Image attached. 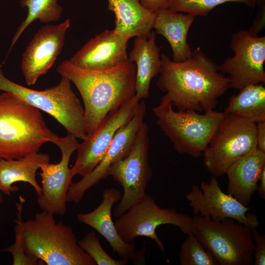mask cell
<instances>
[{"label":"cell","mask_w":265,"mask_h":265,"mask_svg":"<svg viewBox=\"0 0 265 265\" xmlns=\"http://www.w3.org/2000/svg\"><path fill=\"white\" fill-rule=\"evenodd\" d=\"M160 60L157 85L165 93L161 99L178 111L213 109L218 98L230 88L228 77L199 47L183 61L171 60L164 53Z\"/></svg>","instance_id":"cell-1"},{"label":"cell","mask_w":265,"mask_h":265,"mask_svg":"<svg viewBox=\"0 0 265 265\" xmlns=\"http://www.w3.org/2000/svg\"><path fill=\"white\" fill-rule=\"evenodd\" d=\"M56 71L68 78L81 95L87 136L95 132L107 115L135 96L136 67L129 59L102 70L81 68L64 60Z\"/></svg>","instance_id":"cell-2"},{"label":"cell","mask_w":265,"mask_h":265,"mask_svg":"<svg viewBox=\"0 0 265 265\" xmlns=\"http://www.w3.org/2000/svg\"><path fill=\"white\" fill-rule=\"evenodd\" d=\"M58 136L47 126L40 110L6 92L0 93V159H17L38 152Z\"/></svg>","instance_id":"cell-3"},{"label":"cell","mask_w":265,"mask_h":265,"mask_svg":"<svg viewBox=\"0 0 265 265\" xmlns=\"http://www.w3.org/2000/svg\"><path fill=\"white\" fill-rule=\"evenodd\" d=\"M22 242L25 252L47 265H96L79 246L72 227L43 211L22 222Z\"/></svg>","instance_id":"cell-4"},{"label":"cell","mask_w":265,"mask_h":265,"mask_svg":"<svg viewBox=\"0 0 265 265\" xmlns=\"http://www.w3.org/2000/svg\"><path fill=\"white\" fill-rule=\"evenodd\" d=\"M170 102L161 99L153 108L156 123L173 144L175 150L197 158L211 142L224 112L209 109L203 113L193 110L175 111Z\"/></svg>","instance_id":"cell-5"},{"label":"cell","mask_w":265,"mask_h":265,"mask_svg":"<svg viewBox=\"0 0 265 265\" xmlns=\"http://www.w3.org/2000/svg\"><path fill=\"white\" fill-rule=\"evenodd\" d=\"M0 92L9 93L50 114L64 127L67 133L82 140L86 137L84 107L68 78L61 76L57 85L37 90L7 79L0 66Z\"/></svg>","instance_id":"cell-6"},{"label":"cell","mask_w":265,"mask_h":265,"mask_svg":"<svg viewBox=\"0 0 265 265\" xmlns=\"http://www.w3.org/2000/svg\"><path fill=\"white\" fill-rule=\"evenodd\" d=\"M194 235L220 265L253 264L254 243L252 230L232 219L215 222L195 215Z\"/></svg>","instance_id":"cell-7"},{"label":"cell","mask_w":265,"mask_h":265,"mask_svg":"<svg viewBox=\"0 0 265 265\" xmlns=\"http://www.w3.org/2000/svg\"><path fill=\"white\" fill-rule=\"evenodd\" d=\"M224 113L221 122L202 154L206 169L216 178L225 174L228 167L235 161L257 148L256 123Z\"/></svg>","instance_id":"cell-8"},{"label":"cell","mask_w":265,"mask_h":265,"mask_svg":"<svg viewBox=\"0 0 265 265\" xmlns=\"http://www.w3.org/2000/svg\"><path fill=\"white\" fill-rule=\"evenodd\" d=\"M118 218L115 226L125 242L131 243L138 237H146L154 240L162 252L164 246L156 233L159 226L171 224L178 227L184 234L195 233L192 217L173 208L159 207L147 194Z\"/></svg>","instance_id":"cell-9"},{"label":"cell","mask_w":265,"mask_h":265,"mask_svg":"<svg viewBox=\"0 0 265 265\" xmlns=\"http://www.w3.org/2000/svg\"><path fill=\"white\" fill-rule=\"evenodd\" d=\"M150 148L149 128L144 122L139 131L129 154L113 164L107 171V176L122 186L123 193L113 211L119 217L146 195L145 189L152 178L148 154Z\"/></svg>","instance_id":"cell-10"},{"label":"cell","mask_w":265,"mask_h":265,"mask_svg":"<svg viewBox=\"0 0 265 265\" xmlns=\"http://www.w3.org/2000/svg\"><path fill=\"white\" fill-rule=\"evenodd\" d=\"M230 47L234 55L219 66L220 71L228 75L230 88L239 90L250 84H265V37L240 30L232 35Z\"/></svg>","instance_id":"cell-11"},{"label":"cell","mask_w":265,"mask_h":265,"mask_svg":"<svg viewBox=\"0 0 265 265\" xmlns=\"http://www.w3.org/2000/svg\"><path fill=\"white\" fill-rule=\"evenodd\" d=\"M186 197L195 215L215 222L232 219L251 230L259 225L257 215L248 212L251 207L244 206L231 195L224 192L213 175L208 181L202 182L199 186H193Z\"/></svg>","instance_id":"cell-12"},{"label":"cell","mask_w":265,"mask_h":265,"mask_svg":"<svg viewBox=\"0 0 265 265\" xmlns=\"http://www.w3.org/2000/svg\"><path fill=\"white\" fill-rule=\"evenodd\" d=\"M54 144L59 148L61 159L57 163H42L39 173L41 178V192L37 195L40 209L51 213L63 215L66 211V197L73 178L69 164L71 155L77 150V138L67 133L58 136Z\"/></svg>","instance_id":"cell-13"},{"label":"cell","mask_w":265,"mask_h":265,"mask_svg":"<svg viewBox=\"0 0 265 265\" xmlns=\"http://www.w3.org/2000/svg\"><path fill=\"white\" fill-rule=\"evenodd\" d=\"M136 95L103 120L94 133L82 140L77 148L75 162L71 168L73 177H84L100 162L116 132L126 124L135 113L140 101Z\"/></svg>","instance_id":"cell-14"},{"label":"cell","mask_w":265,"mask_h":265,"mask_svg":"<svg viewBox=\"0 0 265 265\" xmlns=\"http://www.w3.org/2000/svg\"><path fill=\"white\" fill-rule=\"evenodd\" d=\"M146 112L145 102L140 101L137 109L132 118L116 132L104 157L98 165L80 181L71 184L67 194V202L79 203L87 190L106 178L109 168L129 154L137 134L144 122Z\"/></svg>","instance_id":"cell-15"},{"label":"cell","mask_w":265,"mask_h":265,"mask_svg":"<svg viewBox=\"0 0 265 265\" xmlns=\"http://www.w3.org/2000/svg\"><path fill=\"white\" fill-rule=\"evenodd\" d=\"M70 25V19H67L57 25H45L34 35L21 59V69L27 85H34L53 65L63 48Z\"/></svg>","instance_id":"cell-16"},{"label":"cell","mask_w":265,"mask_h":265,"mask_svg":"<svg viewBox=\"0 0 265 265\" xmlns=\"http://www.w3.org/2000/svg\"><path fill=\"white\" fill-rule=\"evenodd\" d=\"M120 191L114 188H106L103 192V201L94 210L77 215L78 220L87 225L104 237L113 251L118 256L136 264H145V247L137 250L134 243H127L121 238L113 223L111 210L113 205L121 198Z\"/></svg>","instance_id":"cell-17"},{"label":"cell","mask_w":265,"mask_h":265,"mask_svg":"<svg viewBox=\"0 0 265 265\" xmlns=\"http://www.w3.org/2000/svg\"><path fill=\"white\" fill-rule=\"evenodd\" d=\"M128 41L113 29H106L89 40L68 60L85 69H107L128 59Z\"/></svg>","instance_id":"cell-18"},{"label":"cell","mask_w":265,"mask_h":265,"mask_svg":"<svg viewBox=\"0 0 265 265\" xmlns=\"http://www.w3.org/2000/svg\"><path fill=\"white\" fill-rule=\"evenodd\" d=\"M265 168V152L256 149L233 162L226 171L227 193L247 206Z\"/></svg>","instance_id":"cell-19"},{"label":"cell","mask_w":265,"mask_h":265,"mask_svg":"<svg viewBox=\"0 0 265 265\" xmlns=\"http://www.w3.org/2000/svg\"><path fill=\"white\" fill-rule=\"evenodd\" d=\"M128 59L136 67L135 95L140 100L149 97L152 80L161 68L160 50L156 42V33L135 37Z\"/></svg>","instance_id":"cell-20"},{"label":"cell","mask_w":265,"mask_h":265,"mask_svg":"<svg viewBox=\"0 0 265 265\" xmlns=\"http://www.w3.org/2000/svg\"><path fill=\"white\" fill-rule=\"evenodd\" d=\"M107 9L115 16L117 33L129 40L148 35L153 29L156 12L145 8L140 0H107Z\"/></svg>","instance_id":"cell-21"},{"label":"cell","mask_w":265,"mask_h":265,"mask_svg":"<svg viewBox=\"0 0 265 265\" xmlns=\"http://www.w3.org/2000/svg\"><path fill=\"white\" fill-rule=\"evenodd\" d=\"M153 29L168 41L172 52L173 60L183 61L191 55L192 50L187 42L189 29L194 20L189 14L165 10L156 11Z\"/></svg>","instance_id":"cell-22"},{"label":"cell","mask_w":265,"mask_h":265,"mask_svg":"<svg viewBox=\"0 0 265 265\" xmlns=\"http://www.w3.org/2000/svg\"><path fill=\"white\" fill-rule=\"evenodd\" d=\"M50 156L46 154L34 153L17 159H0V191L10 196L18 190L12 186L17 182L29 184L37 195L41 192V187L36 179V173L40 165L50 162Z\"/></svg>","instance_id":"cell-23"},{"label":"cell","mask_w":265,"mask_h":265,"mask_svg":"<svg viewBox=\"0 0 265 265\" xmlns=\"http://www.w3.org/2000/svg\"><path fill=\"white\" fill-rule=\"evenodd\" d=\"M224 112L255 123L265 121V87L259 83L247 85L229 99Z\"/></svg>","instance_id":"cell-24"},{"label":"cell","mask_w":265,"mask_h":265,"mask_svg":"<svg viewBox=\"0 0 265 265\" xmlns=\"http://www.w3.org/2000/svg\"><path fill=\"white\" fill-rule=\"evenodd\" d=\"M20 4L22 8H27V14L13 37L10 49L33 22L38 20L46 24L58 21L62 15V8L57 0H20Z\"/></svg>","instance_id":"cell-25"},{"label":"cell","mask_w":265,"mask_h":265,"mask_svg":"<svg viewBox=\"0 0 265 265\" xmlns=\"http://www.w3.org/2000/svg\"><path fill=\"white\" fill-rule=\"evenodd\" d=\"M181 265H218L212 254L194 234L187 237L181 244L179 254Z\"/></svg>","instance_id":"cell-26"},{"label":"cell","mask_w":265,"mask_h":265,"mask_svg":"<svg viewBox=\"0 0 265 265\" xmlns=\"http://www.w3.org/2000/svg\"><path fill=\"white\" fill-rule=\"evenodd\" d=\"M229 2L241 3L253 8L252 0H168L162 10L204 16L215 7Z\"/></svg>","instance_id":"cell-27"},{"label":"cell","mask_w":265,"mask_h":265,"mask_svg":"<svg viewBox=\"0 0 265 265\" xmlns=\"http://www.w3.org/2000/svg\"><path fill=\"white\" fill-rule=\"evenodd\" d=\"M20 203L17 204V218L15 220V242L1 251L9 252L13 258V265H39L44 263L34 257L27 255L24 251L21 238L22 230V211L25 199L20 196Z\"/></svg>","instance_id":"cell-28"},{"label":"cell","mask_w":265,"mask_h":265,"mask_svg":"<svg viewBox=\"0 0 265 265\" xmlns=\"http://www.w3.org/2000/svg\"><path fill=\"white\" fill-rule=\"evenodd\" d=\"M78 243L98 265H125L128 261L120 258L115 260L111 257L103 248L96 233L90 231L86 234Z\"/></svg>","instance_id":"cell-29"},{"label":"cell","mask_w":265,"mask_h":265,"mask_svg":"<svg viewBox=\"0 0 265 265\" xmlns=\"http://www.w3.org/2000/svg\"><path fill=\"white\" fill-rule=\"evenodd\" d=\"M254 248L253 264L265 265V235H261L256 229L252 230Z\"/></svg>","instance_id":"cell-30"},{"label":"cell","mask_w":265,"mask_h":265,"mask_svg":"<svg viewBox=\"0 0 265 265\" xmlns=\"http://www.w3.org/2000/svg\"><path fill=\"white\" fill-rule=\"evenodd\" d=\"M257 148L265 152V121L256 123Z\"/></svg>","instance_id":"cell-31"},{"label":"cell","mask_w":265,"mask_h":265,"mask_svg":"<svg viewBox=\"0 0 265 265\" xmlns=\"http://www.w3.org/2000/svg\"><path fill=\"white\" fill-rule=\"evenodd\" d=\"M141 4L146 9L156 11L164 9L168 0H140Z\"/></svg>","instance_id":"cell-32"},{"label":"cell","mask_w":265,"mask_h":265,"mask_svg":"<svg viewBox=\"0 0 265 265\" xmlns=\"http://www.w3.org/2000/svg\"><path fill=\"white\" fill-rule=\"evenodd\" d=\"M252 27H251L249 32L253 35H257V32H259L264 26L265 23V5L262 6L261 10L258 14L257 18Z\"/></svg>","instance_id":"cell-33"},{"label":"cell","mask_w":265,"mask_h":265,"mask_svg":"<svg viewBox=\"0 0 265 265\" xmlns=\"http://www.w3.org/2000/svg\"><path fill=\"white\" fill-rule=\"evenodd\" d=\"M260 185L258 186L257 193L262 199H265V168H264L260 175Z\"/></svg>","instance_id":"cell-34"},{"label":"cell","mask_w":265,"mask_h":265,"mask_svg":"<svg viewBox=\"0 0 265 265\" xmlns=\"http://www.w3.org/2000/svg\"><path fill=\"white\" fill-rule=\"evenodd\" d=\"M263 0H252L253 8L255 6L257 1H263Z\"/></svg>","instance_id":"cell-35"},{"label":"cell","mask_w":265,"mask_h":265,"mask_svg":"<svg viewBox=\"0 0 265 265\" xmlns=\"http://www.w3.org/2000/svg\"><path fill=\"white\" fill-rule=\"evenodd\" d=\"M3 201V197L1 194L0 193V205H1Z\"/></svg>","instance_id":"cell-36"}]
</instances>
